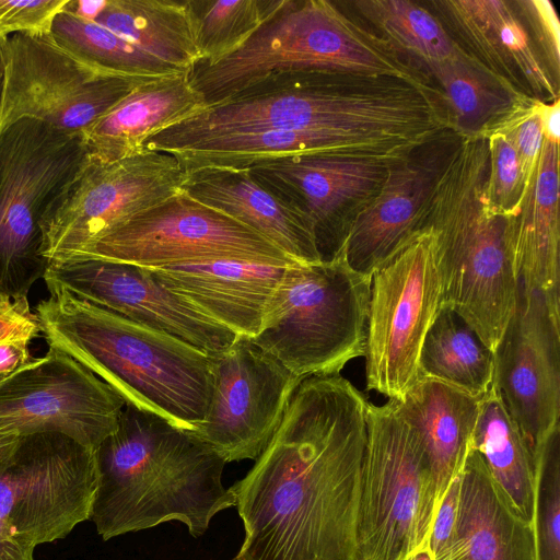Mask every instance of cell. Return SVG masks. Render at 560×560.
<instances>
[{"label": "cell", "mask_w": 560, "mask_h": 560, "mask_svg": "<svg viewBox=\"0 0 560 560\" xmlns=\"http://www.w3.org/2000/svg\"><path fill=\"white\" fill-rule=\"evenodd\" d=\"M368 400L340 374L303 378L232 491L245 537L235 560H357Z\"/></svg>", "instance_id": "cell-1"}, {"label": "cell", "mask_w": 560, "mask_h": 560, "mask_svg": "<svg viewBox=\"0 0 560 560\" xmlns=\"http://www.w3.org/2000/svg\"><path fill=\"white\" fill-rule=\"evenodd\" d=\"M429 93L383 75L306 74L254 86L148 138L144 149L167 152L198 140L265 129L326 130L402 153L433 126Z\"/></svg>", "instance_id": "cell-2"}, {"label": "cell", "mask_w": 560, "mask_h": 560, "mask_svg": "<svg viewBox=\"0 0 560 560\" xmlns=\"http://www.w3.org/2000/svg\"><path fill=\"white\" fill-rule=\"evenodd\" d=\"M98 482L90 520L103 540L168 521L201 536L235 505L222 483L225 460L192 432L125 405L116 430L95 450Z\"/></svg>", "instance_id": "cell-3"}, {"label": "cell", "mask_w": 560, "mask_h": 560, "mask_svg": "<svg viewBox=\"0 0 560 560\" xmlns=\"http://www.w3.org/2000/svg\"><path fill=\"white\" fill-rule=\"evenodd\" d=\"M40 332L105 382L126 405L195 431L212 384V357L163 331L140 325L65 291L36 306Z\"/></svg>", "instance_id": "cell-4"}, {"label": "cell", "mask_w": 560, "mask_h": 560, "mask_svg": "<svg viewBox=\"0 0 560 560\" xmlns=\"http://www.w3.org/2000/svg\"><path fill=\"white\" fill-rule=\"evenodd\" d=\"M485 137L464 138L436 183L419 222L434 235L442 306L455 311L493 352L514 312L517 276L508 217L489 197Z\"/></svg>", "instance_id": "cell-5"}, {"label": "cell", "mask_w": 560, "mask_h": 560, "mask_svg": "<svg viewBox=\"0 0 560 560\" xmlns=\"http://www.w3.org/2000/svg\"><path fill=\"white\" fill-rule=\"evenodd\" d=\"M399 78L428 88V75L362 21L326 0H285L238 49L189 73L206 107L254 86L306 74Z\"/></svg>", "instance_id": "cell-6"}, {"label": "cell", "mask_w": 560, "mask_h": 560, "mask_svg": "<svg viewBox=\"0 0 560 560\" xmlns=\"http://www.w3.org/2000/svg\"><path fill=\"white\" fill-rule=\"evenodd\" d=\"M371 280L342 255L288 266L250 340L301 380L339 374L364 355Z\"/></svg>", "instance_id": "cell-7"}, {"label": "cell", "mask_w": 560, "mask_h": 560, "mask_svg": "<svg viewBox=\"0 0 560 560\" xmlns=\"http://www.w3.org/2000/svg\"><path fill=\"white\" fill-rule=\"evenodd\" d=\"M98 482L95 451L59 432L0 434V560L35 549L90 520Z\"/></svg>", "instance_id": "cell-8"}, {"label": "cell", "mask_w": 560, "mask_h": 560, "mask_svg": "<svg viewBox=\"0 0 560 560\" xmlns=\"http://www.w3.org/2000/svg\"><path fill=\"white\" fill-rule=\"evenodd\" d=\"M436 506L430 459L397 401H368L357 560H404L428 542Z\"/></svg>", "instance_id": "cell-9"}, {"label": "cell", "mask_w": 560, "mask_h": 560, "mask_svg": "<svg viewBox=\"0 0 560 560\" xmlns=\"http://www.w3.org/2000/svg\"><path fill=\"white\" fill-rule=\"evenodd\" d=\"M88 159L83 136L23 118L0 132V294L28 304L47 268L45 210Z\"/></svg>", "instance_id": "cell-10"}, {"label": "cell", "mask_w": 560, "mask_h": 560, "mask_svg": "<svg viewBox=\"0 0 560 560\" xmlns=\"http://www.w3.org/2000/svg\"><path fill=\"white\" fill-rule=\"evenodd\" d=\"M442 299L435 238L422 228L372 276L363 355L369 390L401 400L418 382L422 345Z\"/></svg>", "instance_id": "cell-11"}, {"label": "cell", "mask_w": 560, "mask_h": 560, "mask_svg": "<svg viewBox=\"0 0 560 560\" xmlns=\"http://www.w3.org/2000/svg\"><path fill=\"white\" fill-rule=\"evenodd\" d=\"M84 258L151 269L217 260L298 264L256 231L183 191L56 260Z\"/></svg>", "instance_id": "cell-12"}, {"label": "cell", "mask_w": 560, "mask_h": 560, "mask_svg": "<svg viewBox=\"0 0 560 560\" xmlns=\"http://www.w3.org/2000/svg\"><path fill=\"white\" fill-rule=\"evenodd\" d=\"M187 174L171 153L143 149L83 165L48 203L42 218L43 256L60 259L182 191Z\"/></svg>", "instance_id": "cell-13"}, {"label": "cell", "mask_w": 560, "mask_h": 560, "mask_svg": "<svg viewBox=\"0 0 560 560\" xmlns=\"http://www.w3.org/2000/svg\"><path fill=\"white\" fill-rule=\"evenodd\" d=\"M140 83L88 65L50 34H13L7 47L0 132L32 118L84 136Z\"/></svg>", "instance_id": "cell-14"}, {"label": "cell", "mask_w": 560, "mask_h": 560, "mask_svg": "<svg viewBox=\"0 0 560 560\" xmlns=\"http://www.w3.org/2000/svg\"><path fill=\"white\" fill-rule=\"evenodd\" d=\"M125 405L90 370L49 347L0 382V434L59 432L95 451L116 430Z\"/></svg>", "instance_id": "cell-15"}, {"label": "cell", "mask_w": 560, "mask_h": 560, "mask_svg": "<svg viewBox=\"0 0 560 560\" xmlns=\"http://www.w3.org/2000/svg\"><path fill=\"white\" fill-rule=\"evenodd\" d=\"M491 385L538 463L559 429L560 315L520 280L514 312L493 351Z\"/></svg>", "instance_id": "cell-16"}, {"label": "cell", "mask_w": 560, "mask_h": 560, "mask_svg": "<svg viewBox=\"0 0 560 560\" xmlns=\"http://www.w3.org/2000/svg\"><path fill=\"white\" fill-rule=\"evenodd\" d=\"M212 364L209 406L192 433L225 463L256 459L302 380L242 336L212 355Z\"/></svg>", "instance_id": "cell-17"}, {"label": "cell", "mask_w": 560, "mask_h": 560, "mask_svg": "<svg viewBox=\"0 0 560 560\" xmlns=\"http://www.w3.org/2000/svg\"><path fill=\"white\" fill-rule=\"evenodd\" d=\"M43 279L50 293L68 292L211 357L238 337L165 288L144 267L94 258L50 260Z\"/></svg>", "instance_id": "cell-18"}, {"label": "cell", "mask_w": 560, "mask_h": 560, "mask_svg": "<svg viewBox=\"0 0 560 560\" xmlns=\"http://www.w3.org/2000/svg\"><path fill=\"white\" fill-rule=\"evenodd\" d=\"M464 137L445 129L393 159L377 192L354 213L341 252L372 278L419 231L422 211Z\"/></svg>", "instance_id": "cell-19"}, {"label": "cell", "mask_w": 560, "mask_h": 560, "mask_svg": "<svg viewBox=\"0 0 560 560\" xmlns=\"http://www.w3.org/2000/svg\"><path fill=\"white\" fill-rule=\"evenodd\" d=\"M395 158L315 153L249 170L308 217L320 260L330 261L341 255L354 213L377 192Z\"/></svg>", "instance_id": "cell-20"}, {"label": "cell", "mask_w": 560, "mask_h": 560, "mask_svg": "<svg viewBox=\"0 0 560 560\" xmlns=\"http://www.w3.org/2000/svg\"><path fill=\"white\" fill-rule=\"evenodd\" d=\"M455 44L521 97L559 98L558 84L532 39L516 1L434 0L427 3Z\"/></svg>", "instance_id": "cell-21"}, {"label": "cell", "mask_w": 560, "mask_h": 560, "mask_svg": "<svg viewBox=\"0 0 560 560\" xmlns=\"http://www.w3.org/2000/svg\"><path fill=\"white\" fill-rule=\"evenodd\" d=\"M288 266L217 260L148 268L168 290L237 336L254 338Z\"/></svg>", "instance_id": "cell-22"}, {"label": "cell", "mask_w": 560, "mask_h": 560, "mask_svg": "<svg viewBox=\"0 0 560 560\" xmlns=\"http://www.w3.org/2000/svg\"><path fill=\"white\" fill-rule=\"evenodd\" d=\"M182 191L256 231L294 261H322L308 217L249 168H202L188 173Z\"/></svg>", "instance_id": "cell-23"}, {"label": "cell", "mask_w": 560, "mask_h": 560, "mask_svg": "<svg viewBox=\"0 0 560 560\" xmlns=\"http://www.w3.org/2000/svg\"><path fill=\"white\" fill-rule=\"evenodd\" d=\"M508 233L517 279L560 311L559 144L544 140L522 200L508 217Z\"/></svg>", "instance_id": "cell-24"}, {"label": "cell", "mask_w": 560, "mask_h": 560, "mask_svg": "<svg viewBox=\"0 0 560 560\" xmlns=\"http://www.w3.org/2000/svg\"><path fill=\"white\" fill-rule=\"evenodd\" d=\"M459 480L455 532L435 560H537L533 525L508 509L481 456L472 448Z\"/></svg>", "instance_id": "cell-25"}, {"label": "cell", "mask_w": 560, "mask_h": 560, "mask_svg": "<svg viewBox=\"0 0 560 560\" xmlns=\"http://www.w3.org/2000/svg\"><path fill=\"white\" fill-rule=\"evenodd\" d=\"M205 108L189 73L142 82L85 131L88 155L110 163L136 154L148 138Z\"/></svg>", "instance_id": "cell-26"}, {"label": "cell", "mask_w": 560, "mask_h": 560, "mask_svg": "<svg viewBox=\"0 0 560 560\" xmlns=\"http://www.w3.org/2000/svg\"><path fill=\"white\" fill-rule=\"evenodd\" d=\"M186 174L202 168H249L302 154L350 153L394 158L385 147L354 136L326 130L265 129L215 136L174 148Z\"/></svg>", "instance_id": "cell-27"}, {"label": "cell", "mask_w": 560, "mask_h": 560, "mask_svg": "<svg viewBox=\"0 0 560 560\" xmlns=\"http://www.w3.org/2000/svg\"><path fill=\"white\" fill-rule=\"evenodd\" d=\"M480 398L444 382L420 377L401 400H396L430 459L438 505L471 450Z\"/></svg>", "instance_id": "cell-28"}, {"label": "cell", "mask_w": 560, "mask_h": 560, "mask_svg": "<svg viewBox=\"0 0 560 560\" xmlns=\"http://www.w3.org/2000/svg\"><path fill=\"white\" fill-rule=\"evenodd\" d=\"M471 448L481 456L508 509L533 525L537 459L492 385L479 400Z\"/></svg>", "instance_id": "cell-29"}, {"label": "cell", "mask_w": 560, "mask_h": 560, "mask_svg": "<svg viewBox=\"0 0 560 560\" xmlns=\"http://www.w3.org/2000/svg\"><path fill=\"white\" fill-rule=\"evenodd\" d=\"M96 23L183 72L202 60L191 0H108Z\"/></svg>", "instance_id": "cell-30"}, {"label": "cell", "mask_w": 560, "mask_h": 560, "mask_svg": "<svg viewBox=\"0 0 560 560\" xmlns=\"http://www.w3.org/2000/svg\"><path fill=\"white\" fill-rule=\"evenodd\" d=\"M440 92L450 128L464 138L482 137L525 100L462 49L453 58L423 67Z\"/></svg>", "instance_id": "cell-31"}, {"label": "cell", "mask_w": 560, "mask_h": 560, "mask_svg": "<svg viewBox=\"0 0 560 560\" xmlns=\"http://www.w3.org/2000/svg\"><path fill=\"white\" fill-rule=\"evenodd\" d=\"M419 369L430 377L482 397L493 378V352L451 307L442 306L422 345Z\"/></svg>", "instance_id": "cell-32"}, {"label": "cell", "mask_w": 560, "mask_h": 560, "mask_svg": "<svg viewBox=\"0 0 560 560\" xmlns=\"http://www.w3.org/2000/svg\"><path fill=\"white\" fill-rule=\"evenodd\" d=\"M352 5L366 26L423 70L460 51L436 15L418 2L358 0Z\"/></svg>", "instance_id": "cell-33"}, {"label": "cell", "mask_w": 560, "mask_h": 560, "mask_svg": "<svg viewBox=\"0 0 560 560\" xmlns=\"http://www.w3.org/2000/svg\"><path fill=\"white\" fill-rule=\"evenodd\" d=\"M49 34L74 56L108 74L147 82L186 73L107 27L80 20L63 10L55 16Z\"/></svg>", "instance_id": "cell-34"}, {"label": "cell", "mask_w": 560, "mask_h": 560, "mask_svg": "<svg viewBox=\"0 0 560 560\" xmlns=\"http://www.w3.org/2000/svg\"><path fill=\"white\" fill-rule=\"evenodd\" d=\"M285 0H191L201 63L213 65L238 49Z\"/></svg>", "instance_id": "cell-35"}, {"label": "cell", "mask_w": 560, "mask_h": 560, "mask_svg": "<svg viewBox=\"0 0 560 560\" xmlns=\"http://www.w3.org/2000/svg\"><path fill=\"white\" fill-rule=\"evenodd\" d=\"M533 528L537 560H560V430L541 450L537 463Z\"/></svg>", "instance_id": "cell-36"}, {"label": "cell", "mask_w": 560, "mask_h": 560, "mask_svg": "<svg viewBox=\"0 0 560 560\" xmlns=\"http://www.w3.org/2000/svg\"><path fill=\"white\" fill-rule=\"evenodd\" d=\"M483 137L488 140L490 156L489 197L498 211L510 217L516 211L529 182L506 133L491 130Z\"/></svg>", "instance_id": "cell-37"}, {"label": "cell", "mask_w": 560, "mask_h": 560, "mask_svg": "<svg viewBox=\"0 0 560 560\" xmlns=\"http://www.w3.org/2000/svg\"><path fill=\"white\" fill-rule=\"evenodd\" d=\"M539 104L540 102L536 100H522L506 116L487 131L499 130L511 138L517 151L522 170L527 182L530 180L536 168L545 140L539 115Z\"/></svg>", "instance_id": "cell-38"}, {"label": "cell", "mask_w": 560, "mask_h": 560, "mask_svg": "<svg viewBox=\"0 0 560 560\" xmlns=\"http://www.w3.org/2000/svg\"><path fill=\"white\" fill-rule=\"evenodd\" d=\"M532 39L553 80L560 84V26L547 0H515Z\"/></svg>", "instance_id": "cell-39"}, {"label": "cell", "mask_w": 560, "mask_h": 560, "mask_svg": "<svg viewBox=\"0 0 560 560\" xmlns=\"http://www.w3.org/2000/svg\"><path fill=\"white\" fill-rule=\"evenodd\" d=\"M68 0H0V35L49 34Z\"/></svg>", "instance_id": "cell-40"}, {"label": "cell", "mask_w": 560, "mask_h": 560, "mask_svg": "<svg viewBox=\"0 0 560 560\" xmlns=\"http://www.w3.org/2000/svg\"><path fill=\"white\" fill-rule=\"evenodd\" d=\"M459 486L458 475L448 485L436 508L427 542L433 560L443 555L453 538L457 520Z\"/></svg>", "instance_id": "cell-41"}, {"label": "cell", "mask_w": 560, "mask_h": 560, "mask_svg": "<svg viewBox=\"0 0 560 560\" xmlns=\"http://www.w3.org/2000/svg\"><path fill=\"white\" fill-rule=\"evenodd\" d=\"M39 334L38 318L30 305L16 303L0 294V341L31 342Z\"/></svg>", "instance_id": "cell-42"}, {"label": "cell", "mask_w": 560, "mask_h": 560, "mask_svg": "<svg viewBox=\"0 0 560 560\" xmlns=\"http://www.w3.org/2000/svg\"><path fill=\"white\" fill-rule=\"evenodd\" d=\"M28 345L30 342L22 340L0 341V382L35 360L30 352Z\"/></svg>", "instance_id": "cell-43"}, {"label": "cell", "mask_w": 560, "mask_h": 560, "mask_svg": "<svg viewBox=\"0 0 560 560\" xmlns=\"http://www.w3.org/2000/svg\"><path fill=\"white\" fill-rule=\"evenodd\" d=\"M539 115L544 139L559 144L560 140V100L549 103L540 102Z\"/></svg>", "instance_id": "cell-44"}, {"label": "cell", "mask_w": 560, "mask_h": 560, "mask_svg": "<svg viewBox=\"0 0 560 560\" xmlns=\"http://www.w3.org/2000/svg\"><path fill=\"white\" fill-rule=\"evenodd\" d=\"M107 2L108 0H68L62 10L80 20L96 22Z\"/></svg>", "instance_id": "cell-45"}, {"label": "cell", "mask_w": 560, "mask_h": 560, "mask_svg": "<svg viewBox=\"0 0 560 560\" xmlns=\"http://www.w3.org/2000/svg\"><path fill=\"white\" fill-rule=\"evenodd\" d=\"M404 560H433L432 555L428 548V544L412 551Z\"/></svg>", "instance_id": "cell-46"}, {"label": "cell", "mask_w": 560, "mask_h": 560, "mask_svg": "<svg viewBox=\"0 0 560 560\" xmlns=\"http://www.w3.org/2000/svg\"><path fill=\"white\" fill-rule=\"evenodd\" d=\"M9 37L0 35V69L5 67L7 47Z\"/></svg>", "instance_id": "cell-47"}, {"label": "cell", "mask_w": 560, "mask_h": 560, "mask_svg": "<svg viewBox=\"0 0 560 560\" xmlns=\"http://www.w3.org/2000/svg\"><path fill=\"white\" fill-rule=\"evenodd\" d=\"M4 69H5V67L0 69V106H1V95H2V88H3Z\"/></svg>", "instance_id": "cell-48"}]
</instances>
